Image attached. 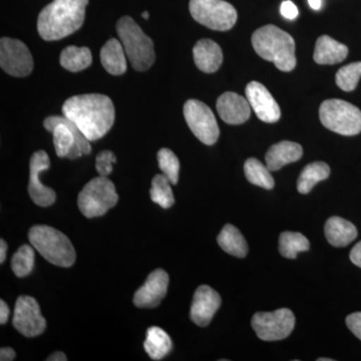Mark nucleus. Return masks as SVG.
Here are the masks:
<instances>
[{"label": "nucleus", "mask_w": 361, "mask_h": 361, "mask_svg": "<svg viewBox=\"0 0 361 361\" xmlns=\"http://www.w3.org/2000/svg\"><path fill=\"white\" fill-rule=\"evenodd\" d=\"M63 114L73 121L89 141H97L113 127L115 106L110 97L101 94H80L66 99Z\"/></svg>", "instance_id": "f257e3e1"}, {"label": "nucleus", "mask_w": 361, "mask_h": 361, "mask_svg": "<svg viewBox=\"0 0 361 361\" xmlns=\"http://www.w3.org/2000/svg\"><path fill=\"white\" fill-rule=\"evenodd\" d=\"M89 0H54L40 11L37 30L47 42L65 39L82 27Z\"/></svg>", "instance_id": "f03ea898"}, {"label": "nucleus", "mask_w": 361, "mask_h": 361, "mask_svg": "<svg viewBox=\"0 0 361 361\" xmlns=\"http://www.w3.org/2000/svg\"><path fill=\"white\" fill-rule=\"evenodd\" d=\"M254 51L278 70L291 71L296 66L295 42L289 33L273 25L262 26L252 35Z\"/></svg>", "instance_id": "7ed1b4c3"}, {"label": "nucleus", "mask_w": 361, "mask_h": 361, "mask_svg": "<svg viewBox=\"0 0 361 361\" xmlns=\"http://www.w3.org/2000/svg\"><path fill=\"white\" fill-rule=\"evenodd\" d=\"M28 239L40 255L51 264L71 267L77 254L71 240L63 233L47 225L33 226L28 232Z\"/></svg>", "instance_id": "20e7f679"}, {"label": "nucleus", "mask_w": 361, "mask_h": 361, "mask_svg": "<svg viewBox=\"0 0 361 361\" xmlns=\"http://www.w3.org/2000/svg\"><path fill=\"white\" fill-rule=\"evenodd\" d=\"M116 28L133 68L139 71L149 70L156 59L153 40L130 16L121 18Z\"/></svg>", "instance_id": "39448f33"}, {"label": "nucleus", "mask_w": 361, "mask_h": 361, "mask_svg": "<svg viewBox=\"0 0 361 361\" xmlns=\"http://www.w3.org/2000/svg\"><path fill=\"white\" fill-rule=\"evenodd\" d=\"M44 127L54 135L56 153L59 158L71 160L87 155L92 151L89 139L77 125L65 116H51L45 118Z\"/></svg>", "instance_id": "423d86ee"}, {"label": "nucleus", "mask_w": 361, "mask_h": 361, "mask_svg": "<svg viewBox=\"0 0 361 361\" xmlns=\"http://www.w3.org/2000/svg\"><path fill=\"white\" fill-rule=\"evenodd\" d=\"M118 201L115 185L106 177L90 180L78 195V204L80 212L87 218L103 216Z\"/></svg>", "instance_id": "0eeeda50"}, {"label": "nucleus", "mask_w": 361, "mask_h": 361, "mask_svg": "<svg viewBox=\"0 0 361 361\" xmlns=\"http://www.w3.org/2000/svg\"><path fill=\"white\" fill-rule=\"evenodd\" d=\"M319 118L326 129L342 135H355L361 132V111L357 106L332 99L323 102Z\"/></svg>", "instance_id": "6e6552de"}, {"label": "nucleus", "mask_w": 361, "mask_h": 361, "mask_svg": "<svg viewBox=\"0 0 361 361\" xmlns=\"http://www.w3.org/2000/svg\"><path fill=\"white\" fill-rule=\"evenodd\" d=\"M189 8L197 23L219 32L231 30L238 18L234 6L224 0H190Z\"/></svg>", "instance_id": "1a4fd4ad"}, {"label": "nucleus", "mask_w": 361, "mask_h": 361, "mask_svg": "<svg viewBox=\"0 0 361 361\" xmlns=\"http://www.w3.org/2000/svg\"><path fill=\"white\" fill-rule=\"evenodd\" d=\"M251 324L262 341H282L293 331L295 316L288 308H281L273 312H258L252 318Z\"/></svg>", "instance_id": "9d476101"}, {"label": "nucleus", "mask_w": 361, "mask_h": 361, "mask_svg": "<svg viewBox=\"0 0 361 361\" xmlns=\"http://www.w3.org/2000/svg\"><path fill=\"white\" fill-rule=\"evenodd\" d=\"M184 116L188 127L203 144H215L220 130L212 110L198 99H189L184 106Z\"/></svg>", "instance_id": "9b49d317"}, {"label": "nucleus", "mask_w": 361, "mask_h": 361, "mask_svg": "<svg viewBox=\"0 0 361 361\" xmlns=\"http://www.w3.org/2000/svg\"><path fill=\"white\" fill-rule=\"evenodd\" d=\"M0 66L13 77H27L33 70L32 54L20 40L2 37L0 40Z\"/></svg>", "instance_id": "f8f14e48"}, {"label": "nucleus", "mask_w": 361, "mask_h": 361, "mask_svg": "<svg viewBox=\"0 0 361 361\" xmlns=\"http://www.w3.org/2000/svg\"><path fill=\"white\" fill-rule=\"evenodd\" d=\"M13 324L14 329L25 337L44 334L47 322L40 312L39 304L33 297H18L14 307Z\"/></svg>", "instance_id": "ddd939ff"}, {"label": "nucleus", "mask_w": 361, "mask_h": 361, "mask_svg": "<svg viewBox=\"0 0 361 361\" xmlns=\"http://www.w3.org/2000/svg\"><path fill=\"white\" fill-rule=\"evenodd\" d=\"M49 166L51 161L47 152H35L30 159L28 194L37 206L49 207L56 202V192L51 188L42 185L39 180L40 173L49 170Z\"/></svg>", "instance_id": "4468645a"}, {"label": "nucleus", "mask_w": 361, "mask_h": 361, "mask_svg": "<svg viewBox=\"0 0 361 361\" xmlns=\"http://www.w3.org/2000/svg\"><path fill=\"white\" fill-rule=\"evenodd\" d=\"M245 92L252 110L262 122L273 123L279 121L281 111L264 85L258 82H249Z\"/></svg>", "instance_id": "2eb2a0df"}, {"label": "nucleus", "mask_w": 361, "mask_h": 361, "mask_svg": "<svg viewBox=\"0 0 361 361\" xmlns=\"http://www.w3.org/2000/svg\"><path fill=\"white\" fill-rule=\"evenodd\" d=\"M168 286V273L163 269L154 270L141 288L135 292L133 301L139 308H155L165 298Z\"/></svg>", "instance_id": "dca6fc26"}, {"label": "nucleus", "mask_w": 361, "mask_h": 361, "mask_svg": "<svg viewBox=\"0 0 361 361\" xmlns=\"http://www.w3.org/2000/svg\"><path fill=\"white\" fill-rule=\"evenodd\" d=\"M221 297L217 291L208 285H202L194 294L190 311L192 322L198 326L206 327L212 322L214 315L219 310Z\"/></svg>", "instance_id": "f3484780"}, {"label": "nucleus", "mask_w": 361, "mask_h": 361, "mask_svg": "<svg viewBox=\"0 0 361 361\" xmlns=\"http://www.w3.org/2000/svg\"><path fill=\"white\" fill-rule=\"evenodd\" d=\"M217 111L228 125H242L251 115V106L248 99L236 92H224L218 99Z\"/></svg>", "instance_id": "a211bd4d"}, {"label": "nucleus", "mask_w": 361, "mask_h": 361, "mask_svg": "<svg viewBox=\"0 0 361 361\" xmlns=\"http://www.w3.org/2000/svg\"><path fill=\"white\" fill-rule=\"evenodd\" d=\"M302 155V147L297 142L289 141L277 142L270 147L266 153V166L271 172H275L285 165L300 160Z\"/></svg>", "instance_id": "6ab92c4d"}, {"label": "nucleus", "mask_w": 361, "mask_h": 361, "mask_svg": "<svg viewBox=\"0 0 361 361\" xmlns=\"http://www.w3.org/2000/svg\"><path fill=\"white\" fill-rule=\"evenodd\" d=\"M195 65L206 73L219 70L223 63V52L219 44L211 39H201L193 49Z\"/></svg>", "instance_id": "aec40b11"}, {"label": "nucleus", "mask_w": 361, "mask_h": 361, "mask_svg": "<svg viewBox=\"0 0 361 361\" xmlns=\"http://www.w3.org/2000/svg\"><path fill=\"white\" fill-rule=\"evenodd\" d=\"M325 237L332 246L346 247L357 237V229L353 223L343 218H329L325 223Z\"/></svg>", "instance_id": "412c9836"}, {"label": "nucleus", "mask_w": 361, "mask_h": 361, "mask_svg": "<svg viewBox=\"0 0 361 361\" xmlns=\"http://www.w3.org/2000/svg\"><path fill=\"white\" fill-rule=\"evenodd\" d=\"M348 54L346 45L336 42L329 35H322L316 42L313 59L318 65H336L343 61Z\"/></svg>", "instance_id": "4be33fe9"}, {"label": "nucleus", "mask_w": 361, "mask_h": 361, "mask_svg": "<svg viewBox=\"0 0 361 361\" xmlns=\"http://www.w3.org/2000/svg\"><path fill=\"white\" fill-rule=\"evenodd\" d=\"M102 65L113 75H121L127 71V54L121 40L111 39L102 49Z\"/></svg>", "instance_id": "5701e85b"}, {"label": "nucleus", "mask_w": 361, "mask_h": 361, "mask_svg": "<svg viewBox=\"0 0 361 361\" xmlns=\"http://www.w3.org/2000/svg\"><path fill=\"white\" fill-rule=\"evenodd\" d=\"M144 348L152 360H161L172 351L173 342L165 330L153 326L147 330Z\"/></svg>", "instance_id": "b1692460"}, {"label": "nucleus", "mask_w": 361, "mask_h": 361, "mask_svg": "<svg viewBox=\"0 0 361 361\" xmlns=\"http://www.w3.org/2000/svg\"><path fill=\"white\" fill-rule=\"evenodd\" d=\"M218 244L221 248L235 257L244 258L248 254V245L241 232L235 226L227 224L218 235Z\"/></svg>", "instance_id": "393cba45"}, {"label": "nucleus", "mask_w": 361, "mask_h": 361, "mask_svg": "<svg viewBox=\"0 0 361 361\" xmlns=\"http://www.w3.org/2000/svg\"><path fill=\"white\" fill-rule=\"evenodd\" d=\"M59 63L66 71L78 73V71L85 70L92 65V52L87 47L70 45L61 51Z\"/></svg>", "instance_id": "a878e982"}, {"label": "nucleus", "mask_w": 361, "mask_h": 361, "mask_svg": "<svg viewBox=\"0 0 361 361\" xmlns=\"http://www.w3.org/2000/svg\"><path fill=\"white\" fill-rule=\"evenodd\" d=\"M330 175V168L326 163L314 161L306 166L297 180V190L300 194L310 193L317 183L326 180Z\"/></svg>", "instance_id": "bb28decb"}, {"label": "nucleus", "mask_w": 361, "mask_h": 361, "mask_svg": "<svg viewBox=\"0 0 361 361\" xmlns=\"http://www.w3.org/2000/svg\"><path fill=\"white\" fill-rule=\"evenodd\" d=\"M244 172H245L247 180L251 184L266 190H271L274 187V179L271 175V171L267 166L261 163L257 159H248L244 165Z\"/></svg>", "instance_id": "cd10ccee"}, {"label": "nucleus", "mask_w": 361, "mask_h": 361, "mask_svg": "<svg viewBox=\"0 0 361 361\" xmlns=\"http://www.w3.org/2000/svg\"><path fill=\"white\" fill-rule=\"evenodd\" d=\"M310 243L298 232H283L279 237V252L285 258L295 259L300 252L310 250Z\"/></svg>", "instance_id": "c85d7f7f"}, {"label": "nucleus", "mask_w": 361, "mask_h": 361, "mask_svg": "<svg viewBox=\"0 0 361 361\" xmlns=\"http://www.w3.org/2000/svg\"><path fill=\"white\" fill-rule=\"evenodd\" d=\"M171 182L164 174L156 175L152 180L151 195L152 201L158 204L161 208H171L175 203Z\"/></svg>", "instance_id": "c756f323"}, {"label": "nucleus", "mask_w": 361, "mask_h": 361, "mask_svg": "<svg viewBox=\"0 0 361 361\" xmlns=\"http://www.w3.org/2000/svg\"><path fill=\"white\" fill-rule=\"evenodd\" d=\"M35 267V248L23 245L14 253L11 259V268L16 276L23 278L32 273Z\"/></svg>", "instance_id": "7c9ffc66"}, {"label": "nucleus", "mask_w": 361, "mask_h": 361, "mask_svg": "<svg viewBox=\"0 0 361 361\" xmlns=\"http://www.w3.org/2000/svg\"><path fill=\"white\" fill-rule=\"evenodd\" d=\"M361 78V61L342 66L337 71L336 82L337 87L344 92H353L357 87Z\"/></svg>", "instance_id": "2f4dec72"}, {"label": "nucleus", "mask_w": 361, "mask_h": 361, "mask_svg": "<svg viewBox=\"0 0 361 361\" xmlns=\"http://www.w3.org/2000/svg\"><path fill=\"white\" fill-rule=\"evenodd\" d=\"M158 161L159 167L171 184H177L180 173V161L177 156L170 149L163 148L159 151Z\"/></svg>", "instance_id": "473e14b6"}, {"label": "nucleus", "mask_w": 361, "mask_h": 361, "mask_svg": "<svg viewBox=\"0 0 361 361\" xmlns=\"http://www.w3.org/2000/svg\"><path fill=\"white\" fill-rule=\"evenodd\" d=\"M116 161L115 154L111 151H103L97 156L96 169L102 177H108L113 172V165Z\"/></svg>", "instance_id": "72a5a7b5"}, {"label": "nucleus", "mask_w": 361, "mask_h": 361, "mask_svg": "<svg viewBox=\"0 0 361 361\" xmlns=\"http://www.w3.org/2000/svg\"><path fill=\"white\" fill-rule=\"evenodd\" d=\"M349 330L361 341V312H355L346 317Z\"/></svg>", "instance_id": "f704fd0d"}, {"label": "nucleus", "mask_w": 361, "mask_h": 361, "mask_svg": "<svg viewBox=\"0 0 361 361\" xmlns=\"http://www.w3.org/2000/svg\"><path fill=\"white\" fill-rule=\"evenodd\" d=\"M280 13L287 20H294L298 16V8L290 0H286V1L282 2Z\"/></svg>", "instance_id": "c9c22d12"}, {"label": "nucleus", "mask_w": 361, "mask_h": 361, "mask_svg": "<svg viewBox=\"0 0 361 361\" xmlns=\"http://www.w3.org/2000/svg\"><path fill=\"white\" fill-rule=\"evenodd\" d=\"M349 258H350V261L353 264L361 268V241L358 242V243L353 247V250H351L350 254H349Z\"/></svg>", "instance_id": "e433bc0d"}, {"label": "nucleus", "mask_w": 361, "mask_h": 361, "mask_svg": "<svg viewBox=\"0 0 361 361\" xmlns=\"http://www.w3.org/2000/svg\"><path fill=\"white\" fill-rule=\"evenodd\" d=\"M16 351L11 348H4L0 350V360L13 361L16 360Z\"/></svg>", "instance_id": "4c0bfd02"}, {"label": "nucleus", "mask_w": 361, "mask_h": 361, "mask_svg": "<svg viewBox=\"0 0 361 361\" xmlns=\"http://www.w3.org/2000/svg\"><path fill=\"white\" fill-rule=\"evenodd\" d=\"M9 307L8 305L4 300H0V323L6 324L9 317Z\"/></svg>", "instance_id": "58836bf2"}, {"label": "nucleus", "mask_w": 361, "mask_h": 361, "mask_svg": "<svg viewBox=\"0 0 361 361\" xmlns=\"http://www.w3.org/2000/svg\"><path fill=\"white\" fill-rule=\"evenodd\" d=\"M47 361H66L68 360V357L65 353H61V351H56V353H52L51 355H49V357L47 358Z\"/></svg>", "instance_id": "ea45409f"}, {"label": "nucleus", "mask_w": 361, "mask_h": 361, "mask_svg": "<svg viewBox=\"0 0 361 361\" xmlns=\"http://www.w3.org/2000/svg\"><path fill=\"white\" fill-rule=\"evenodd\" d=\"M7 252V244L4 239L0 240V263H4L6 261Z\"/></svg>", "instance_id": "a19ab883"}, {"label": "nucleus", "mask_w": 361, "mask_h": 361, "mask_svg": "<svg viewBox=\"0 0 361 361\" xmlns=\"http://www.w3.org/2000/svg\"><path fill=\"white\" fill-rule=\"evenodd\" d=\"M308 4H310L311 8L314 9V11H319L322 0H308Z\"/></svg>", "instance_id": "79ce46f5"}, {"label": "nucleus", "mask_w": 361, "mask_h": 361, "mask_svg": "<svg viewBox=\"0 0 361 361\" xmlns=\"http://www.w3.org/2000/svg\"><path fill=\"white\" fill-rule=\"evenodd\" d=\"M142 18H144L145 20H149V13L148 11H144V13H142Z\"/></svg>", "instance_id": "37998d69"}, {"label": "nucleus", "mask_w": 361, "mask_h": 361, "mask_svg": "<svg viewBox=\"0 0 361 361\" xmlns=\"http://www.w3.org/2000/svg\"><path fill=\"white\" fill-rule=\"evenodd\" d=\"M318 361H334V360H330V358H318Z\"/></svg>", "instance_id": "c03bdc74"}]
</instances>
